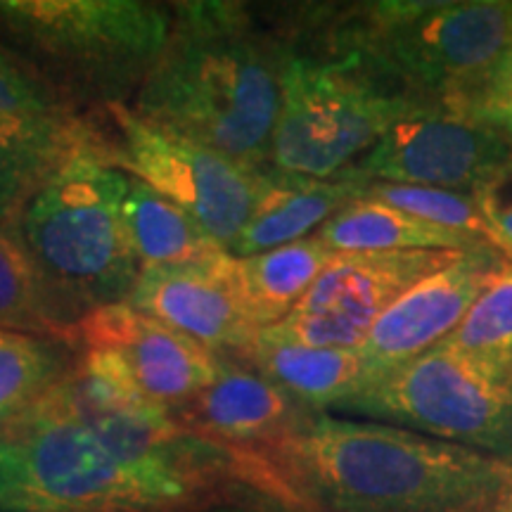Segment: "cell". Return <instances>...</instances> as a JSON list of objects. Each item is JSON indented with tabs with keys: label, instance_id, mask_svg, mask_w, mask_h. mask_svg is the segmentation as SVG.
I'll return each instance as SVG.
<instances>
[{
	"label": "cell",
	"instance_id": "6da1fadb",
	"mask_svg": "<svg viewBox=\"0 0 512 512\" xmlns=\"http://www.w3.org/2000/svg\"><path fill=\"white\" fill-rule=\"evenodd\" d=\"M230 453L238 484L309 512H489L512 484L501 460L320 411L271 444Z\"/></svg>",
	"mask_w": 512,
	"mask_h": 512
},
{
	"label": "cell",
	"instance_id": "7a4b0ae2",
	"mask_svg": "<svg viewBox=\"0 0 512 512\" xmlns=\"http://www.w3.org/2000/svg\"><path fill=\"white\" fill-rule=\"evenodd\" d=\"M285 60L283 31L261 27L245 3H176L169 38L140 83L133 112L261 171L268 166Z\"/></svg>",
	"mask_w": 512,
	"mask_h": 512
},
{
	"label": "cell",
	"instance_id": "3957f363",
	"mask_svg": "<svg viewBox=\"0 0 512 512\" xmlns=\"http://www.w3.org/2000/svg\"><path fill=\"white\" fill-rule=\"evenodd\" d=\"M309 15L299 31L363 57L403 93L453 117L512 43L508 0H380Z\"/></svg>",
	"mask_w": 512,
	"mask_h": 512
},
{
	"label": "cell",
	"instance_id": "277c9868",
	"mask_svg": "<svg viewBox=\"0 0 512 512\" xmlns=\"http://www.w3.org/2000/svg\"><path fill=\"white\" fill-rule=\"evenodd\" d=\"M285 43L280 107L268 152V166L275 171L335 178L389 128L441 114L389 83L363 57L325 46L302 31H290Z\"/></svg>",
	"mask_w": 512,
	"mask_h": 512
},
{
	"label": "cell",
	"instance_id": "5b68a950",
	"mask_svg": "<svg viewBox=\"0 0 512 512\" xmlns=\"http://www.w3.org/2000/svg\"><path fill=\"white\" fill-rule=\"evenodd\" d=\"M124 171L81 152L38 185L19 235L57 302L81 313L124 304L140 266L124 223Z\"/></svg>",
	"mask_w": 512,
	"mask_h": 512
},
{
	"label": "cell",
	"instance_id": "8992f818",
	"mask_svg": "<svg viewBox=\"0 0 512 512\" xmlns=\"http://www.w3.org/2000/svg\"><path fill=\"white\" fill-rule=\"evenodd\" d=\"M169 29L171 8L140 0H0V41L67 100L138 93Z\"/></svg>",
	"mask_w": 512,
	"mask_h": 512
},
{
	"label": "cell",
	"instance_id": "52a82bcc",
	"mask_svg": "<svg viewBox=\"0 0 512 512\" xmlns=\"http://www.w3.org/2000/svg\"><path fill=\"white\" fill-rule=\"evenodd\" d=\"M332 413L403 427L512 467V366L434 347L368 375Z\"/></svg>",
	"mask_w": 512,
	"mask_h": 512
},
{
	"label": "cell",
	"instance_id": "ba28073f",
	"mask_svg": "<svg viewBox=\"0 0 512 512\" xmlns=\"http://www.w3.org/2000/svg\"><path fill=\"white\" fill-rule=\"evenodd\" d=\"M0 512H164L91 427L43 394L0 430Z\"/></svg>",
	"mask_w": 512,
	"mask_h": 512
},
{
	"label": "cell",
	"instance_id": "9c48e42d",
	"mask_svg": "<svg viewBox=\"0 0 512 512\" xmlns=\"http://www.w3.org/2000/svg\"><path fill=\"white\" fill-rule=\"evenodd\" d=\"M91 131L95 155L181 207L228 252L252 214L259 171L147 124L124 102L102 105Z\"/></svg>",
	"mask_w": 512,
	"mask_h": 512
},
{
	"label": "cell",
	"instance_id": "30bf717a",
	"mask_svg": "<svg viewBox=\"0 0 512 512\" xmlns=\"http://www.w3.org/2000/svg\"><path fill=\"white\" fill-rule=\"evenodd\" d=\"M64 342L81 349L83 368L169 413L209 387L221 370V354L126 302L81 313Z\"/></svg>",
	"mask_w": 512,
	"mask_h": 512
},
{
	"label": "cell",
	"instance_id": "8fae6325",
	"mask_svg": "<svg viewBox=\"0 0 512 512\" xmlns=\"http://www.w3.org/2000/svg\"><path fill=\"white\" fill-rule=\"evenodd\" d=\"M458 254L446 249L335 254L302 302L259 335L306 347L358 349L375 320L403 292L451 264Z\"/></svg>",
	"mask_w": 512,
	"mask_h": 512
},
{
	"label": "cell",
	"instance_id": "7c38bea8",
	"mask_svg": "<svg viewBox=\"0 0 512 512\" xmlns=\"http://www.w3.org/2000/svg\"><path fill=\"white\" fill-rule=\"evenodd\" d=\"M510 159V133L453 114H430L389 128L344 176L472 195Z\"/></svg>",
	"mask_w": 512,
	"mask_h": 512
},
{
	"label": "cell",
	"instance_id": "4fadbf2b",
	"mask_svg": "<svg viewBox=\"0 0 512 512\" xmlns=\"http://www.w3.org/2000/svg\"><path fill=\"white\" fill-rule=\"evenodd\" d=\"M508 264L512 261L494 247L465 249L403 292L358 347L368 375L403 366L439 347Z\"/></svg>",
	"mask_w": 512,
	"mask_h": 512
},
{
	"label": "cell",
	"instance_id": "5bb4252c",
	"mask_svg": "<svg viewBox=\"0 0 512 512\" xmlns=\"http://www.w3.org/2000/svg\"><path fill=\"white\" fill-rule=\"evenodd\" d=\"M128 306L221 356H240L259 335L235 287L233 256L185 266L143 268Z\"/></svg>",
	"mask_w": 512,
	"mask_h": 512
},
{
	"label": "cell",
	"instance_id": "9a60e30c",
	"mask_svg": "<svg viewBox=\"0 0 512 512\" xmlns=\"http://www.w3.org/2000/svg\"><path fill=\"white\" fill-rule=\"evenodd\" d=\"M311 408L235 356H221L216 380L176 408L183 430L226 448L271 444L302 422Z\"/></svg>",
	"mask_w": 512,
	"mask_h": 512
},
{
	"label": "cell",
	"instance_id": "2e32d148",
	"mask_svg": "<svg viewBox=\"0 0 512 512\" xmlns=\"http://www.w3.org/2000/svg\"><path fill=\"white\" fill-rule=\"evenodd\" d=\"M0 145L53 174L81 152H93L91 121L76 114L46 76L0 41Z\"/></svg>",
	"mask_w": 512,
	"mask_h": 512
},
{
	"label": "cell",
	"instance_id": "e0dca14e",
	"mask_svg": "<svg viewBox=\"0 0 512 512\" xmlns=\"http://www.w3.org/2000/svg\"><path fill=\"white\" fill-rule=\"evenodd\" d=\"M361 192L363 183L344 174L306 178L266 166L259 171L252 214L228 254L252 256L309 238L337 211L356 202Z\"/></svg>",
	"mask_w": 512,
	"mask_h": 512
},
{
	"label": "cell",
	"instance_id": "ac0fdd59",
	"mask_svg": "<svg viewBox=\"0 0 512 512\" xmlns=\"http://www.w3.org/2000/svg\"><path fill=\"white\" fill-rule=\"evenodd\" d=\"M285 389L311 411L332 413L356 394L368 368L358 349L306 347L256 335L245 354L235 356Z\"/></svg>",
	"mask_w": 512,
	"mask_h": 512
},
{
	"label": "cell",
	"instance_id": "d6986e66",
	"mask_svg": "<svg viewBox=\"0 0 512 512\" xmlns=\"http://www.w3.org/2000/svg\"><path fill=\"white\" fill-rule=\"evenodd\" d=\"M332 259L335 252L316 233L261 254L233 256L235 287L256 330L280 323Z\"/></svg>",
	"mask_w": 512,
	"mask_h": 512
},
{
	"label": "cell",
	"instance_id": "ffe728a7",
	"mask_svg": "<svg viewBox=\"0 0 512 512\" xmlns=\"http://www.w3.org/2000/svg\"><path fill=\"white\" fill-rule=\"evenodd\" d=\"M320 240L335 254L354 252H418V249H463L486 247L456 230L434 226L418 216L408 214L389 204L358 197L328 223L316 230Z\"/></svg>",
	"mask_w": 512,
	"mask_h": 512
},
{
	"label": "cell",
	"instance_id": "44dd1931",
	"mask_svg": "<svg viewBox=\"0 0 512 512\" xmlns=\"http://www.w3.org/2000/svg\"><path fill=\"white\" fill-rule=\"evenodd\" d=\"M124 223L140 271L202 264L226 252L192 216L136 178L128 181Z\"/></svg>",
	"mask_w": 512,
	"mask_h": 512
},
{
	"label": "cell",
	"instance_id": "7402d4cb",
	"mask_svg": "<svg viewBox=\"0 0 512 512\" xmlns=\"http://www.w3.org/2000/svg\"><path fill=\"white\" fill-rule=\"evenodd\" d=\"M64 313L24 242L0 226V330L64 339L72 325Z\"/></svg>",
	"mask_w": 512,
	"mask_h": 512
},
{
	"label": "cell",
	"instance_id": "603a6c76",
	"mask_svg": "<svg viewBox=\"0 0 512 512\" xmlns=\"http://www.w3.org/2000/svg\"><path fill=\"white\" fill-rule=\"evenodd\" d=\"M69 370L57 342L0 330V430L27 413Z\"/></svg>",
	"mask_w": 512,
	"mask_h": 512
},
{
	"label": "cell",
	"instance_id": "cb8c5ba5",
	"mask_svg": "<svg viewBox=\"0 0 512 512\" xmlns=\"http://www.w3.org/2000/svg\"><path fill=\"white\" fill-rule=\"evenodd\" d=\"M361 197L408 211V214L418 216L422 221H430L434 226L456 230V233H463L486 247H494L496 252H501L508 259L503 242L498 240L496 230L484 219L472 195L437 188H420V185L363 183Z\"/></svg>",
	"mask_w": 512,
	"mask_h": 512
},
{
	"label": "cell",
	"instance_id": "d4e9b609",
	"mask_svg": "<svg viewBox=\"0 0 512 512\" xmlns=\"http://www.w3.org/2000/svg\"><path fill=\"white\" fill-rule=\"evenodd\" d=\"M456 117L479 121L512 136V43L460 100Z\"/></svg>",
	"mask_w": 512,
	"mask_h": 512
},
{
	"label": "cell",
	"instance_id": "484cf974",
	"mask_svg": "<svg viewBox=\"0 0 512 512\" xmlns=\"http://www.w3.org/2000/svg\"><path fill=\"white\" fill-rule=\"evenodd\" d=\"M50 174L46 169L0 145V221L22 214L24 204Z\"/></svg>",
	"mask_w": 512,
	"mask_h": 512
},
{
	"label": "cell",
	"instance_id": "4316f807",
	"mask_svg": "<svg viewBox=\"0 0 512 512\" xmlns=\"http://www.w3.org/2000/svg\"><path fill=\"white\" fill-rule=\"evenodd\" d=\"M472 200L477 202L489 226L496 230L505 254L512 261V159L472 192Z\"/></svg>",
	"mask_w": 512,
	"mask_h": 512
},
{
	"label": "cell",
	"instance_id": "83f0119b",
	"mask_svg": "<svg viewBox=\"0 0 512 512\" xmlns=\"http://www.w3.org/2000/svg\"><path fill=\"white\" fill-rule=\"evenodd\" d=\"M489 512H512V484L503 491L501 498H498V501L494 503V508H491Z\"/></svg>",
	"mask_w": 512,
	"mask_h": 512
},
{
	"label": "cell",
	"instance_id": "f1b7e54d",
	"mask_svg": "<svg viewBox=\"0 0 512 512\" xmlns=\"http://www.w3.org/2000/svg\"><path fill=\"white\" fill-rule=\"evenodd\" d=\"M264 512H309V510H297V508H287V505H283V508H271V510H264Z\"/></svg>",
	"mask_w": 512,
	"mask_h": 512
}]
</instances>
